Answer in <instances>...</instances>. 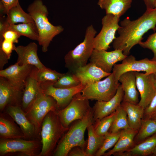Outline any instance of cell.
Wrapping results in <instances>:
<instances>
[{
  "label": "cell",
  "instance_id": "obj_1",
  "mask_svg": "<svg viewBox=\"0 0 156 156\" xmlns=\"http://www.w3.org/2000/svg\"><path fill=\"white\" fill-rule=\"evenodd\" d=\"M150 29L156 31V8L146 9L136 20L131 21L127 17L121 21L117 31L119 36L113 41V47L128 55L131 49L142 42L143 36Z\"/></svg>",
  "mask_w": 156,
  "mask_h": 156
},
{
  "label": "cell",
  "instance_id": "obj_2",
  "mask_svg": "<svg viewBox=\"0 0 156 156\" xmlns=\"http://www.w3.org/2000/svg\"><path fill=\"white\" fill-rule=\"evenodd\" d=\"M27 10L37 28L38 43L42 46V51L46 52L53 38L62 32L64 29L61 25L54 26L49 21L47 8L41 0L34 1L28 6Z\"/></svg>",
  "mask_w": 156,
  "mask_h": 156
},
{
  "label": "cell",
  "instance_id": "obj_3",
  "mask_svg": "<svg viewBox=\"0 0 156 156\" xmlns=\"http://www.w3.org/2000/svg\"><path fill=\"white\" fill-rule=\"evenodd\" d=\"M92 122H94L92 108L83 119L76 120L69 127L58 143L53 156H68L71 149L76 146L86 149L87 143L84 134L88 126Z\"/></svg>",
  "mask_w": 156,
  "mask_h": 156
},
{
  "label": "cell",
  "instance_id": "obj_4",
  "mask_svg": "<svg viewBox=\"0 0 156 156\" xmlns=\"http://www.w3.org/2000/svg\"><path fill=\"white\" fill-rule=\"evenodd\" d=\"M69 128L61 123L57 111H50L44 118L41 126V149L39 156L53 155L58 143Z\"/></svg>",
  "mask_w": 156,
  "mask_h": 156
},
{
  "label": "cell",
  "instance_id": "obj_5",
  "mask_svg": "<svg viewBox=\"0 0 156 156\" xmlns=\"http://www.w3.org/2000/svg\"><path fill=\"white\" fill-rule=\"evenodd\" d=\"M97 31L91 25L86 29L82 42L65 55V67L73 73L87 64L94 49V41Z\"/></svg>",
  "mask_w": 156,
  "mask_h": 156
},
{
  "label": "cell",
  "instance_id": "obj_6",
  "mask_svg": "<svg viewBox=\"0 0 156 156\" xmlns=\"http://www.w3.org/2000/svg\"><path fill=\"white\" fill-rule=\"evenodd\" d=\"M120 84L116 82L112 72L103 80L85 86L81 93L88 100L107 101L114 96Z\"/></svg>",
  "mask_w": 156,
  "mask_h": 156
},
{
  "label": "cell",
  "instance_id": "obj_7",
  "mask_svg": "<svg viewBox=\"0 0 156 156\" xmlns=\"http://www.w3.org/2000/svg\"><path fill=\"white\" fill-rule=\"evenodd\" d=\"M92 109L89 100L83 98L79 92L73 96L67 106L58 110L57 113L63 125L69 128L71 123L83 119Z\"/></svg>",
  "mask_w": 156,
  "mask_h": 156
},
{
  "label": "cell",
  "instance_id": "obj_8",
  "mask_svg": "<svg viewBox=\"0 0 156 156\" xmlns=\"http://www.w3.org/2000/svg\"><path fill=\"white\" fill-rule=\"evenodd\" d=\"M58 110L55 99L42 92L25 113L29 120L34 125L38 133L41 127L43 121L48 113L50 111Z\"/></svg>",
  "mask_w": 156,
  "mask_h": 156
},
{
  "label": "cell",
  "instance_id": "obj_9",
  "mask_svg": "<svg viewBox=\"0 0 156 156\" xmlns=\"http://www.w3.org/2000/svg\"><path fill=\"white\" fill-rule=\"evenodd\" d=\"M112 70L116 82L119 83L120 77L125 72L144 71L147 74H155L156 73V62L146 58L137 60L133 55H128L121 63L115 64Z\"/></svg>",
  "mask_w": 156,
  "mask_h": 156
},
{
  "label": "cell",
  "instance_id": "obj_10",
  "mask_svg": "<svg viewBox=\"0 0 156 156\" xmlns=\"http://www.w3.org/2000/svg\"><path fill=\"white\" fill-rule=\"evenodd\" d=\"M120 18L112 14H106L102 18L101 29L94 39V49L107 51L110 48V44L116 38L115 34L120 27Z\"/></svg>",
  "mask_w": 156,
  "mask_h": 156
},
{
  "label": "cell",
  "instance_id": "obj_11",
  "mask_svg": "<svg viewBox=\"0 0 156 156\" xmlns=\"http://www.w3.org/2000/svg\"><path fill=\"white\" fill-rule=\"evenodd\" d=\"M22 139H0V155L19 152L26 156H38V153L40 146L38 142Z\"/></svg>",
  "mask_w": 156,
  "mask_h": 156
},
{
  "label": "cell",
  "instance_id": "obj_12",
  "mask_svg": "<svg viewBox=\"0 0 156 156\" xmlns=\"http://www.w3.org/2000/svg\"><path fill=\"white\" fill-rule=\"evenodd\" d=\"M54 83L47 82L40 83L42 92L52 97L55 101L58 110L67 106L73 96L81 92L85 86L81 84L76 87L69 88H61L55 87Z\"/></svg>",
  "mask_w": 156,
  "mask_h": 156
},
{
  "label": "cell",
  "instance_id": "obj_13",
  "mask_svg": "<svg viewBox=\"0 0 156 156\" xmlns=\"http://www.w3.org/2000/svg\"><path fill=\"white\" fill-rule=\"evenodd\" d=\"M32 65L21 66L17 63L0 70V77L7 79L17 91L23 93L27 79L33 70Z\"/></svg>",
  "mask_w": 156,
  "mask_h": 156
},
{
  "label": "cell",
  "instance_id": "obj_14",
  "mask_svg": "<svg viewBox=\"0 0 156 156\" xmlns=\"http://www.w3.org/2000/svg\"><path fill=\"white\" fill-rule=\"evenodd\" d=\"M128 55L122 51L115 49L110 51L103 50L94 49L90 59V62L94 64L103 71L111 73L114 65L122 61Z\"/></svg>",
  "mask_w": 156,
  "mask_h": 156
},
{
  "label": "cell",
  "instance_id": "obj_15",
  "mask_svg": "<svg viewBox=\"0 0 156 156\" xmlns=\"http://www.w3.org/2000/svg\"><path fill=\"white\" fill-rule=\"evenodd\" d=\"M137 89L140 96L138 104L144 109L149 104L156 93L154 74L135 72Z\"/></svg>",
  "mask_w": 156,
  "mask_h": 156
},
{
  "label": "cell",
  "instance_id": "obj_16",
  "mask_svg": "<svg viewBox=\"0 0 156 156\" xmlns=\"http://www.w3.org/2000/svg\"><path fill=\"white\" fill-rule=\"evenodd\" d=\"M124 93L120 84L114 96L107 101H98L92 108L94 122L115 112L122 101Z\"/></svg>",
  "mask_w": 156,
  "mask_h": 156
},
{
  "label": "cell",
  "instance_id": "obj_17",
  "mask_svg": "<svg viewBox=\"0 0 156 156\" xmlns=\"http://www.w3.org/2000/svg\"><path fill=\"white\" fill-rule=\"evenodd\" d=\"M14 50L18 56L16 63L19 65H29L38 69L46 67L38 57V45L35 42H30L25 46L19 45L15 47Z\"/></svg>",
  "mask_w": 156,
  "mask_h": 156
},
{
  "label": "cell",
  "instance_id": "obj_18",
  "mask_svg": "<svg viewBox=\"0 0 156 156\" xmlns=\"http://www.w3.org/2000/svg\"><path fill=\"white\" fill-rule=\"evenodd\" d=\"M6 112L19 125L25 135V138H31L37 134L34 125L29 120L20 105H9Z\"/></svg>",
  "mask_w": 156,
  "mask_h": 156
},
{
  "label": "cell",
  "instance_id": "obj_19",
  "mask_svg": "<svg viewBox=\"0 0 156 156\" xmlns=\"http://www.w3.org/2000/svg\"><path fill=\"white\" fill-rule=\"evenodd\" d=\"M80 83L84 86L92 83L107 77L111 73L105 72L90 62L77 69L73 73Z\"/></svg>",
  "mask_w": 156,
  "mask_h": 156
},
{
  "label": "cell",
  "instance_id": "obj_20",
  "mask_svg": "<svg viewBox=\"0 0 156 156\" xmlns=\"http://www.w3.org/2000/svg\"><path fill=\"white\" fill-rule=\"evenodd\" d=\"M124 94L122 101L137 104L139 101L135 71L125 72L119 79Z\"/></svg>",
  "mask_w": 156,
  "mask_h": 156
},
{
  "label": "cell",
  "instance_id": "obj_21",
  "mask_svg": "<svg viewBox=\"0 0 156 156\" xmlns=\"http://www.w3.org/2000/svg\"><path fill=\"white\" fill-rule=\"evenodd\" d=\"M23 93L17 91L4 78H0V110L9 105H19Z\"/></svg>",
  "mask_w": 156,
  "mask_h": 156
},
{
  "label": "cell",
  "instance_id": "obj_22",
  "mask_svg": "<svg viewBox=\"0 0 156 156\" xmlns=\"http://www.w3.org/2000/svg\"><path fill=\"white\" fill-rule=\"evenodd\" d=\"M138 131L130 128L121 130L119 138L113 148L103 156H117L132 148L135 145L134 139Z\"/></svg>",
  "mask_w": 156,
  "mask_h": 156
},
{
  "label": "cell",
  "instance_id": "obj_23",
  "mask_svg": "<svg viewBox=\"0 0 156 156\" xmlns=\"http://www.w3.org/2000/svg\"><path fill=\"white\" fill-rule=\"evenodd\" d=\"M41 92L40 83L31 74L27 79L21 99V107L25 112Z\"/></svg>",
  "mask_w": 156,
  "mask_h": 156
},
{
  "label": "cell",
  "instance_id": "obj_24",
  "mask_svg": "<svg viewBox=\"0 0 156 156\" xmlns=\"http://www.w3.org/2000/svg\"><path fill=\"white\" fill-rule=\"evenodd\" d=\"M132 2V0H99L97 4L105 10L106 14L120 17L131 8Z\"/></svg>",
  "mask_w": 156,
  "mask_h": 156
},
{
  "label": "cell",
  "instance_id": "obj_25",
  "mask_svg": "<svg viewBox=\"0 0 156 156\" xmlns=\"http://www.w3.org/2000/svg\"><path fill=\"white\" fill-rule=\"evenodd\" d=\"M156 146V133L118 156H146L152 155Z\"/></svg>",
  "mask_w": 156,
  "mask_h": 156
},
{
  "label": "cell",
  "instance_id": "obj_26",
  "mask_svg": "<svg viewBox=\"0 0 156 156\" xmlns=\"http://www.w3.org/2000/svg\"><path fill=\"white\" fill-rule=\"evenodd\" d=\"M121 104L127 113L130 128L138 131L140 127L144 109L138 104L126 102L122 101Z\"/></svg>",
  "mask_w": 156,
  "mask_h": 156
},
{
  "label": "cell",
  "instance_id": "obj_27",
  "mask_svg": "<svg viewBox=\"0 0 156 156\" xmlns=\"http://www.w3.org/2000/svg\"><path fill=\"white\" fill-rule=\"evenodd\" d=\"M0 139L25 138L20 128L8 118L2 115L0 117Z\"/></svg>",
  "mask_w": 156,
  "mask_h": 156
},
{
  "label": "cell",
  "instance_id": "obj_28",
  "mask_svg": "<svg viewBox=\"0 0 156 156\" xmlns=\"http://www.w3.org/2000/svg\"><path fill=\"white\" fill-rule=\"evenodd\" d=\"M93 122L89 124L87 127L88 139L86 149L88 156H94L101 146L104 139L105 136H100L95 132Z\"/></svg>",
  "mask_w": 156,
  "mask_h": 156
},
{
  "label": "cell",
  "instance_id": "obj_29",
  "mask_svg": "<svg viewBox=\"0 0 156 156\" xmlns=\"http://www.w3.org/2000/svg\"><path fill=\"white\" fill-rule=\"evenodd\" d=\"M7 15L6 19L10 25L18 23H25L34 22L29 14L24 11L19 3L12 8Z\"/></svg>",
  "mask_w": 156,
  "mask_h": 156
},
{
  "label": "cell",
  "instance_id": "obj_30",
  "mask_svg": "<svg viewBox=\"0 0 156 156\" xmlns=\"http://www.w3.org/2000/svg\"><path fill=\"white\" fill-rule=\"evenodd\" d=\"M9 29L16 32L21 36H25L34 40L38 41V31L34 22L11 25Z\"/></svg>",
  "mask_w": 156,
  "mask_h": 156
},
{
  "label": "cell",
  "instance_id": "obj_31",
  "mask_svg": "<svg viewBox=\"0 0 156 156\" xmlns=\"http://www.w3.org/2000/svg\"><path fill=\"white\" fill-rule=\"evenodd\" d=\"M64 74L46 67L41 69H38L35 67V69H33L31 73L40 83L47 82L54 83Z\"/></svg>",
  "mask_w": 156,
  "mask_h": 156
},
{
  "label": "cell",
  "instance_id": "obj_32",
  "mask_svg": "<svg viewBox=\"0 0 156 156\" xmlns=\"http://www.w3.org/2000/svg\"><path fill=\"white\" fill-rule=\"evenodd\" d=\"M156 133V120L142 119L140 128L134 139L135 145Z\"/></svg>",
  "mask_w": 156,
  "mask_h": 156
},
{
  "label": "cell",
  "instance_id": "obj_33",
  "mask_svg": "<svg viewBox=\"0 0 156 156\" xmlns=\"http://www.w3.org/2000/svg\"><path fill=\"white\" fill-rule=\"evenodd\" d=\"M116 114L109 132L115 133L121 130L130 128L127 118V114L121 104L116 110Z\"/></svg>",
  "mask_w": 156,
  "mask_h": 156
},
{
  "label": "cell",
  "instance_id": "obj_34",
  "mask_svg": "<svg viewBox=\"0 0 156 156\" xmlns=\"http://www.w3.org/2000/svg\"><path fill=\"white\" fill-rule=\"evenodd\" d=\"M116 114V110L111 114L101 119L95 121L93 123L96 133L100 136H105L112 125Z\"/></svg>",
  "mask_w": 156,
  "mask_h": 156
},
{
  "label": "cell",
  "instance_id": "obj_35",
  "mask_svg": "<svg viewBox=\"0 0 156 156\" xmlns=\"http://www.w3.org/2000/svg\"><path fill=\"white\" fill-rule=\"evenodd\" d=\"M81 84L74 74L69 71L64 73L53 85L54 87L61 88H74Z\"/></svg>",
  "mask_w": 156,
  "mask_h": 156
},
{
  "label": "cell",
  "instance_id": "obj_36",
  "mask_svg": "<svg viewBox=\"0 0 156 156\" xmlns=\"http://www.w3.org/2000/svg\"><path fill=\"white\" fill-rule=\"evenodd\" d=\"M121 131L115 133L108 132L105 135L103 142L95 156L103 155L105 152L114 146L118 140Z\"/></svg>",
  "mask_w": 156,
  "mask_h": 156
},
{
  "label": "cell",
  "instance_id": "obj_37",
  "mask_svg": "<svg viewBox=\"0 0 156 156\" xmlns=\"http://www.w3.org/2000/svg\"><path fill=\"white\" fill-rule=\"evenodd\" d=\"M139 44L144 48L151 50L153 54V57L151 60L156 62V31L150 35L145 41H142Z\"/></svg>",
  "mask_w": 156,
  "mask_h": 156
},
{
  "label": "cell",
  "instance_id": "obj_38",
  "mask_svg": "<svg viewBox=\"0 0 156 156\" xmlns=\"http://www.w3.org/2000/svg\"><path fill=\"white\" fill-rule=\"evenodd\" d=\"M18 0H1L0 16L7 14L9 10L19 3Z\"/></svg>",
  "mask_w": 156,
  "mask_h": 156
},
{
  "label": "cell",
  "instance_id": "obj_39",
  "mask_svg": "<svg viewBox=\"0 0 156 156\" xmlns=\"http://www.w3.org/2000/svg\"><path fill=\"white\" fill-rule=\"evenodd\" d=\"M156 113V93L148 105L144 109L142 119H150Z\"/></svg>",
  "mask_w": 156,
  "mask_h": 156
},
{
  "label": "cell",
  "instance_id": "obj_40",
  "mask_svg": "<svg viewBox=\"0 0 156 156\" xmlns=\"http://www.w3.org/2000/svg\"><path fill=\"white\" fill-rule=\"evenodd\" d=\"M15 46L13 42L3 39L0 42V49L10 59L13 50H14Z\"/></svg>",
  "mask_w": 156,
  "mask_h": 156
},
{
  "label": "cell",
  "instance_id": "obj_41",
  "mask_svg": "<svg viewBox=\"0 0 156 156\" xmlns=\"http://www.w3.org/2000/svg\"><path fill=\"white\" fill-rule=\"evenodd\" d=\"M21 36L16 32L11 30L8 29L4 32L3 35V39L13 42L17 43L18 39Z\"/></svg>",
  "mask_w": 156,
  "mask_h": 156
},
{
  "label": "cell",
  "instance_id": "obj_42",
  "mask_svg": "<svg viewBox=\"0 0 156 156\" xmlns=\"http://www.w3.org/2000/svg\"><path fill=\"white\" fill-rule=\"evenodd\" d=\"M10 25L6 20V16L4 15L0 16V42L3 40L2 37L3 34L9 29Z\"/></svg>",
  "mask_w": 156,
  "mask_h": 156
},
{
  "label": "cell",
  "instance_id": "obj_43",
  "mask_svg": "<svg viewBox=\"0 0 156 156\" xmlns=\"http://www.w3.org/2000/svg\"><path fill=\"white\" fill-rule=\"evenodd\" d=\"M68 156H88L86 149L79 146L73 147L69 152Z\"/></svg>",
  "mask_w": 156,
  "mask_h": 156
},
{
  "label": "cell",
  "instance_id": "obj_44",
  "mask_svg": "<svg viewBox=\"0 0 156 156\" xmlns=\"http://www.w3.org/2000/svg\"><path fill=\"white\" fill-rule=\"evenodd\" d=\"M9 59L7 56L0 49V69H3L4 65L8 62Z\"/></svg>",
  "mask_w": 156,
  "mask_h": 156
},
{
  "label": "cell",
  "instance_id": "obj_45",
  "mask_svg": "<svg viewBox=\"0 0 156 156\" xmlns=\"http://www.w3.org/2000/svg\"><path fill=\"white\" fill-rule=\"evenodd\" d=\"M146 7V9H153L154 0H143Z\"/></svg>",
  "mask_w": 156,
  "mask_h": 156
},
{
  "label": "cell",
  "instance_id": "obj_46",
  "mask_svg": "<svg viewBox=\"0 0 156 156\" xmlns=\"http://www.w3.org/2000/svg\"><path fill=\"white\" fill-rule=\"evenodd\" d=\"M150 119L152 120H156V113L151 116Z\"/></svg>",
  "mask_w": 156,
  "mask_h": 156
},
{
  "label": "cell",
  "instance_id": "obj_47",
  "mask_svg": "<svg viewBox=\"0 0 156 156\" xmlns=\"http://www.w3.org/2000/svg\"><path fill=\"white\" fill-rule=\"evenodd\" d=\"M152 155L153 156H156V146L155 147Z\"/></svg>",
  "mask_w": 156,
  "mask_h": 156
},
{
  "label": "cell",
  "instance_id": "obj_48",
  "mask_svg": "<svg viewBox=\"0 0 156 156\" xmlns=\"http://www.w3.org/2000/svg\"><path fill=\"white\" fill-rule=\"evenodd\" d=\"M155 78V84L156 87V73L154 74Z\"/></svg>",
  "mask_w": 156,
  "mask_h": 156
},
{
  "label": "cell",
  "instance_id": "obj_49",
  "mask_svg": "<svg viewBox=\"0 0 156 156\" xmlns=\"http://www.w3.org/2000/svg\"><path fill=\"white\" fill-rule=\"evenodd\" d=\"M154 6L155 8H156V0H154Z\"/></svg>",
  "mask_w": 156,
  "mask_h": 156
}]
</instances>
